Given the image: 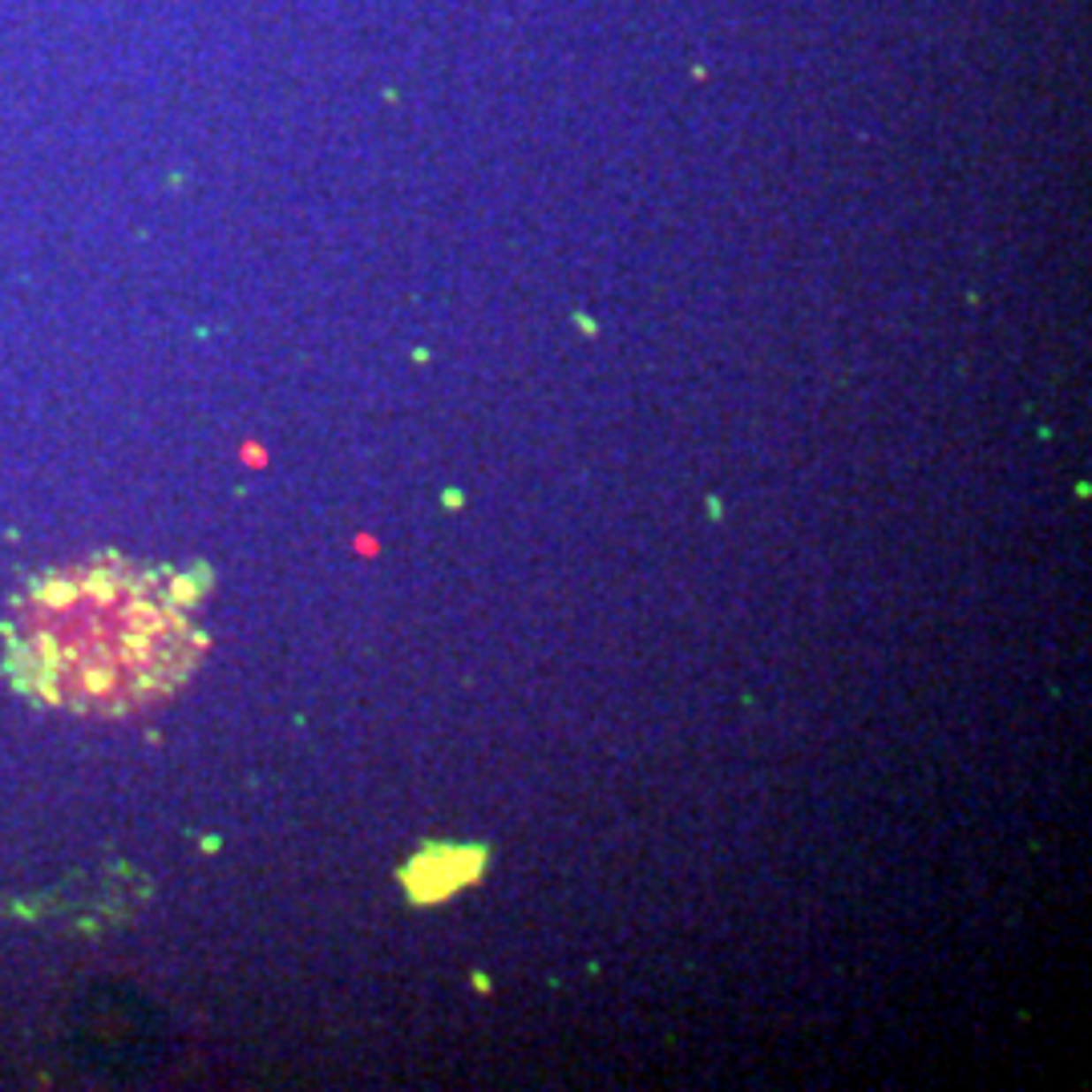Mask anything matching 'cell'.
<instances>
[{
  "mask_svg": "<svg viewBox=\"0 0 1092 1092\" xmlns=\"http://www.w3.org/2000/svg\"><path fill=\"white\" fill-rule=\"evenodd\" d=\"M4 676L81 717H122L178 692L202 660L191 591L163 566L94 555L29 579L0 623Z\"/></svg>",
  "mask_w": 1092,
  "mask_h": 1092,
  "instance_id": "cell-1",
  "label": "cell"
}]
</instances>
